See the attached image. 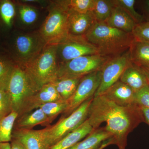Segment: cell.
<instances>
[{"mask_svg":"<svg viewBox=\"0 0 149 149\" xmlns=\"http://www.w3.org/2000/svg\"><path fill=\"white\" fill-rule=\"evenodd\" d=\"M87 119L94 130L106 123L105 128L111 134L119 149H125L128 134L143 121L138 105L121 106L103 95L94 97Z\"/></svg>","mask_w":149,"mask_h":149,"instance_id":"1","label":"cell"},{"mask_svg":"<svg viewBox=\"0 0 149 149\" xmlns=\"http://www.w3.org/2000/svg\"><path fill=\"white\" fill-rule=\"evenodd\" d=\"M84 37L98 51L99 54L113 58L129 49L134 39L126 33L104 22H96Z\"/></svg>","mask_w":149,"mask_h":149,"instance_id":"2","label":"cell"},{"mask_svg":"<svg viewBox=\"0 0 149 149\" xmlns=\"http://www.w3.org/2000/svg\"><path fill=\"white\" fill-rule=\"evenodd\" d=\"M47 9V16L38 32L47 45H57L68 36V0L52 1Z\"/></svg>","mask_w":149,"mask_h":149,"instance_id":"3","label":"cell"},{"mask_svg":"<svg viewBox=\"0 0 149 149\" xmlns=\"http://www.w3.org/2000/svg\"><path fill=\"white\" fill-rule=\"evenodd\" d=\"M94 97L83 102L68 116L61 117L53 125L40 130V135L46 148L50 149L56 143L81 126L87 120L89 107Z\"/></svg>","mask_w":149,"mask_h":149,"instance_id":"4","label":"cell"},{"mask_svg":"<svg viewBox=\"0 0 149 149\" xmlns=\"http://www.w3.org/2000/svg\"><path fill=\"white\" fill-rule=\"evenodd\" d=\"M21 68L38 90L46 84L53 83L57 79L58 71L56 45H47L40 54Z\"/></svg>","mask_w":149,"mask_h":149,"instance_id":"5","label":"cell"},{"mask_svg":"<svg viewBox=\"0 0 149 149\" xmlns=\"http://www.w3.org/2000/svg\"><path fill=\"white\" fill-rule=\"evenodd\" d=\"M47 45L38 32L19 34L15 37L12 44L10 59L15 65L24 67Z\"/></svg>","mask_w":149,"mask_h":149,"instance_id":"6","label":"cell"},{"mask_svg":"<svg viewBox=\"0 0 149 149\" xmlns=\"http://www.w3.org/2000/svg\"><path fill=\"white\" fill-rule=\"evenodd\" d=\"M39 90L24 70L15 65L7 91L13 111L18 115L29 98Z\"/></svg>","mask_w":149,"mask_h":149,"instance_id":"7","label":"cell"},{"mask_svg":"<svg viewBox=\"0 0 149 149\" xmlns=\"http://www.w3.org/2000/svg\"><path fill=\"white\" fill-rule=\"evenodd\" d=\"M111 58L100 54L79 57L58 64V78L82 77L91 72L101 70Z\"/></svg>","mask_w":149,"mask_h":149,"instance_id":"8","label":"cell"},{"mask_svg":"<svg viewBox=\"0 0 149 149\" xmlns=\"http://www.w3.org/2000/svg\"><path fill=\"white\" fill-rule=\"evenodd\" d=\"M56 54L59 64L82 56L99 53L84 36L68 35L56 45Z\"/></svg>","mask_w":149,"mask_h":149,"instance_id":"9","label":"cell"},{"mask_svg":"<svg viewBox=\"0 0 149 149\" xmlns=\"http://www.w3.org/2000/svg\"><path fill=\"white\" fill-rule=\"evenodd\" d=\"M101 70L86 74L80 79L75 93L67 101L68 107L61 117L68 116L88 99L94 97L101 79Z\"/></svg>","mask_w":149,"mask_h":149,"instance_id":"10","label":"cell"},{"mask_svg":"<svg viewBox=\"0 0 149 149\" xmlns=\"http://www.w3.org/2000/svg\"><path fill=\"white\" fill-rule=\"evenodd\" d=\"M132 63L130 51L109 59L101 69L100 84L94 97L103 94L111 85L119 80L126 68Z\"/></svg>","mask_w":149,"mask_h":149,"instance_id":"11","label":"cell"},{"mask_svg":"<svg viewBox=\"0 0 149 149\" xmlns=\"http://www.w3.org/2000/svg\"><path fill=\"white\" fill-rule=\"evenodd\" d=\"M61 99L54 83L46 84L29 98L18 116L30 112L35 109H38L44 104Z\"/></svg>","mask_w":149,"mask_h":149,"instance_id":"12","label":"cell"},{"mask_svg":"<svg viewBox=\"0 0 149 149\" xmlns=\"http://www.w3.org/2000/svg\"><path fill=\"white\" fill-rule=\"evenodd\" d=\"M96 22L91 12L81 14L70 10L68 21V35L85 36Z\"/></svg>","mask_w":149,"mask_h":149,"instance_id":"13","label":"cell"},{"mask_svg":"<svg viewBox=\"0 0 149 149\" xmlns=\"http://www.w3.org/2000/svg\"><path fill=\"white\" fill-rule=\"evenodd\" d=\"M135 94L130 87L119 80L102 95L119 105L128 107L136 104Z\"/></svg>","mask_w":149,"mask_h":149,"instance_id":"14","label":"cell"},{"mask_svg":"<svg viewBox=\"0 0 149 149\" xmlns=\"http://www.w3.org/2000/svg\"><path fill=\"white\" fill-rule=\"evenodd\" d=\"M119 80L128 85L135 93L149 84L143 69L132 63L126 68Z\"/></svg>","mask_w":149,"mask_h":149,"instance_id":"15","label":"cell"},{"mask_svg":"<svg viewBox=\"0 0 149 149\" xmlns=\"http://www.w3.org/2000/svg\"><path fill=\"white\" fill-rule=\"evenodd\" d=\"M51 121L41 109L39 108L34 111H31L17 116L13 129L31 130L38 125L47 126Z\"/></svg>","mask_w":149,"mask_h":149,"instance_id":"16","label":"cell"},{"mask_svg":"<svg viewBox=\"0 0 149 149\" xmlns=\"http://www.w3.org/2000/svg\"><path fill=\"white\" fill-rule=\"evenodd\" d=\"M12 139L20 142L26 149H47L42 140L40 130L13 129Z\"/></svg>","mask_w":149,"mask_h":149,"instance_id":"17","label":"cell"},{"mask_svg":"<svg viewBox=\"0 0 149 149\" xmlns=\"http://www.w3.org/2000/svg\"><path fill=\"white\" fill-rule=\"evenodd\" d=\"M104 23L111 27L128 33H132L137 24L123 10L115 5L109 17Z\"/></svg>","mask_w":149,"mask_h":149,"instance_id":"18","label":"cell"},{"mask_svg":"<svg viewBox=\"0 0 149 149\" xmlns=\"http://www.w3.org/2000/svg\"><path fill=\"white\" fill-rule=\"evenodd\" d=\"M113 138L105 127L99 128L93 130L82 141L74 144L68 149H97L103 142Z\"/></svg>","mask_w":149,"mask_h":149,"instance_id":"19","label":"cell"},{"mask_svg":"<svg viewBox=\"0 0 149 149\" xmlns=\"http://www.w3.org/2000/svg\"><path fill=\"white\" fill-rule=\"evenodd\" d=\"M94 130L88 119L76 130L56 143L50 149H68Z\"/></svg>","mask_w":149,"mask_h":149,"instance_id":"20","label":"cell"},{"mask_svg":"<svg viewBox=\"0 0 149 149\" xmlns=\"http://www.w3.org/2000/svg\"><path fill=\"white\" fill-rule=\"evenodd\" d=\"M133 64L140 67L149 65V43L133 39L129 49Z\"/></svg>","mask_w":149,"mask_h":149,"instance_id":"21","label":"cell"},{"mask_svg":"<svg viewBox=\"0 0 149 149\" xmlns=\"http://www.w3.org/2000/svg\"><path fill=\"white\" fill-rule=\"evenodd\" d=\"M82 77L58 78L53 82L61 100L68 101L72 97Z\"/></svg>","mask_w":149,"mask_h":149,"instance_id":"22","label":"cell"},{"mask_svg":"<svg viewBox=\"0 0 149 149\" xmlns=\"http://www.w3.org/2000/svg\"><path fill=\"white\" fill-rule=\"evenodd\" d=\"M114 6L113 0H95L94 7L91 12L96 22H105L110 15Z\"/></svg>","mask_w":149,"mask_h":149,"instance_id":"23","label":"cell"},{"mask_svg":"<svg viewBox=\"0 0 149 149\" xmlns=\"http://www.w3.org/2000/svg\"><path fill=\"white\" fill-rule=\"evenodd\" d=\"M15 64L10 58L0 56V89L7 91Z\"/></svg>","mask_w":149,"mask_h":149,"instance_id":"24","label":"cell"},{"mask_svg":"<svg viewBox=\"0 0 149 149\" xmlns=\"http://www.w3.org/2000/svg\"><path fill=\"white\" fill-rule=\"evenodd\" d=\"M68 107L67 101H64L61 99L44 104L41 106L40 108L42 110L52 122L59 114L63 113L67 109Z\"/></svg>","mask_w":149,"mask_h":149,"instance_id":"25","label":"cell"},{"mask_svg":"<svg viewBox=\"0 0 149 149\" xmlns=\"http://www.w3.org/2000/svg\"><path fill=\"white\" fill-rule=\"evenodd\" d=\"M18 114L13 111L7 116L0 120V143L11 142L14 124Z\"/></svg>","mask_w":149,"mask_h":149,"instance_id":"26","label":"cell"},{"mask_svg":"<svg viewBox=\"0 0 149 149\" xmlns=\"http://www.w3.org/2000/svg\"><path fill=\"white\" fill-rule=\"evenodd\" d=\"M15 5L9 0L0 1V21L7 28L12 26L15 15Z\"/></svg>","mask_w":149,"mask_h":149,"instance_id":"27","label":"cell"},{"mask_svg":"<svg viewBox=\"0 0 149 149\" xmlns=\"http://www.w3.org/2000/svg\"><path fill=\"white\" fill-rule=\"evenodd\" d=\"M115 5L123 10L136 24L144 22V17L136 11L135 8V0H113Z\"/></svg>","mask_w":149,"mask_h":149,"instance_id":"28","label":"cell"},{"mask_svg":"<svg viewBox=\"0 0 149 149\" xmlns=\"http://www.w3.org/2000/svg\"><path fill=\"white\" fill-rule=\"evenodd\" d=\"M18 5L19 18L24 24L29 25L35 22L38 17V13L36 9L26 4H19Z\"/></svg>","mask_w":149,"mask_h":149,"instance_id":"29","label":"cell"},{"mask_svg":"<svg viewBox=\"0 0 149 149\" xmlns=\"http://www.w3.org/2000/svg\"><path fill=\"white\" fill-rule=\"evenodd\" d=\"M95 0H68L70 10L77 13L85 14L93 10Z\"/></svg>","mask_w":149,"mask_h":149,"instance_id":"30","label":"cell"},{"mask_svg":"<svg viewBox=\"0 0 149 149\" xmlns=\"http://www.w3.org/2000/svg\"><path fill=\"white\" fill-rule=\"evenodd\" d=\"M13 111L10 97L7 91L0 89V120Z\"/></svg>","mask_w":149,"mask_h":149,"instance_id":"31","label":"cell"},{"mask_svg":"<svg viewBox=\"0 0 149 149\" xmlns=\"http://www.w3.org/2000/svg\"><path fill=\"white\" fill-rule=\"evenodd\" d=\"M132 34L135 40L149 43V21L136 24Z\"/></svg>","mask_w":149,"mask_h":149,"instance_id":"32","label":"cell"},{"mask_svg":"<svg viewBox=\"0 0 149 149\" xmlns=\"http://www.w3.org/2000/svg\"><path fill=\"white\" fill-rule=\"evenodd\" d=\"M135 104L149 108V84L135 93Z\"/></svg>","mask_w":149,"mask_h":149,"instance_id":"33","label":"cell"},{"mask_svg":"<svg viewBox=\"0 0 149 149\" xmlns=\"http://www.w3.org/2000/svg\"><path fill=\"white\" fill-rule=\"evenodd\" d=\"M143 121L149 125V108L139 106Z\"/></svg>","mask_w":149,"mask_h":149,"instance_id":"34","label":"cell"},{"mask_svg":"<svg viewBox=\"0 0 149 149\" xmlns=\"http://www.w3.org/2000/svg\"><path fill=\"white\" fill-rule=\"evenodd\" d=\"M10 142L11 149H26L24 146L18 141L12 139Z\"/></svg>","mask_w":149,"mask_h":149,"instance_id":"35","label":"cell"},{"mask_svg":"<svg viewBox=\"0 0 149 149\" xmlns=\"http://www.w3.org/2000/svg\"><path fill=\"white\" fill-rule=\"evenodd\" d=\"M111 145H115V142L114 139L113 138L111 139H108L106 141H104L102 143L101 145L97 149H104L105 148H106L108 146Z\"/></svg>","mask_w":149,"mask_h":149,"instance_id":"36","label":"cell"},{"mask_svg":"<svg viewBox=\"0 0 149 149\" xmlns=\"http://www.w3.org/2000/svg\"><path fill=\"white\" fill-rule=\"evenodd\" d=\"M143 9L145 14L149 18V0H146L142 1Z\"/></svg>","mask_w":149,"mask_h":149,"instance_id":"37","label":"cell"},{"mask_svg":"<svg viewBox=\"0 0 149 149\" xmlns=\"http://www.w3.org/2000/svg\"><path fill=\"white\" fill-rule=\"evenodd\" d=\"M0 149H11L10 143L9 142L0 143Z\"/></svg>","mask_w":149,"mask_h":149,"instance_id":"38","label":"cell"},{"mask_svg":"<svg viewBox=\"0 0 149 149\" xmlns=\"http://www.w3.org/2000/svg\"><path fill=\"white\" fill-rule=\"evenodd\" d=\"M143 71L145 72L149 81V65L148 66L141 67Z\"/></svg>","mask_w":149,"mask_h":149,"instance_id":"39","label":"cell"}]
</instances>
